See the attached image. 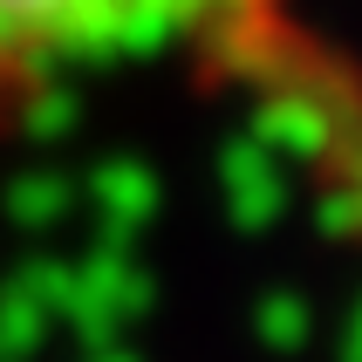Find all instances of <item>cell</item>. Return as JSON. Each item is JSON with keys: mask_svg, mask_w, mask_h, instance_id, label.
<instances>
[{"mask_svg": "<svg viewBox=\"0 0 362 362\" xmlns=\"http://www.w3.org/2000/svg\"><path fill=\"white\" fill-rule=\"evenodd\" d=\"M294 0H0V130L144 62L274 48Z\"/></svg>", "mask_w": 362, "mask_h": 362, "instance_id": "6da1fadb", "label": "cell"}]
</instances>
